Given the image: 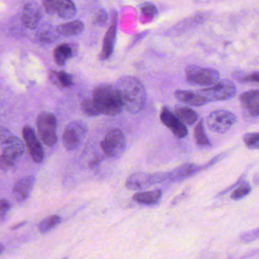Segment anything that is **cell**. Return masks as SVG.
Wrapping results in <instances>:
<instances>
[{
	"mask_svg": "<svg viewBox=\"0 0 259 259\" xmlns=\"http://www.w3.org/2000/svg\"><path fill=\"white\" fill-rule=\"evenodd\" d=\"M115 88L127 112L137 114L145 108L147 102L146 89L139 78L130 75L120 77Z\"/></svg>",
	"mask_w": 259,
	"mask_h": 259,
	"instance_id": "cell-1",
	"label": "cell"
},
{
	"mask_svg": "<svg viewBox=\"0 0 259 259\" xmlns=\"http://www.w3.org/2000/svg\"><path fill=\"white\" fill-rule=\"evenodd\" d=\"M92 100L99 114L114 116L123 111V105L115 86H98L94 91Z\"/></svg>",
	"mask_w": 259,
	"mask_h": 259,
	"instance_id": "cell-2",
	"label": "cell"
},
{
	"mask_svg": "<svg viewBox=\"0 0 259 259\" xmlns=\"http://www.w3.org/2000/svg\"><path fill=\"white\" fill-rule=\"evenodd\" d=\"M186 79L194 86L211 87L220 81L221 75L216 69L191 65L186 69Z\"/></svg>",
	"mask_w": 259,
	"mask_h": 259,
	"instance_id": "cell-3",
	"label": "cell"
},
{
	"mask_svg": "<svg viewBox=\"0 0 259 259\" xmlns=\"http://www.w3.org/2000/svg\"><path fill=\"white\" fill-rule=\"evenodd\" d=\"M198 94L208 102L228 101L234 98L236 87L230 80H220L216 84L207 89L197 91Z\"/></svg>",
	"mask_w": 259,
	"mask_h": 259,
	"instance_id": "cell-4",
	"label": "cell"
},
{
	"mask_svg": "<svg viewBox=\"0 0 259 259\" xmlns=\"http://www.w3.org/2000/svg\"><path fill=\"white\" fill-rule=\"evenodd\" d=\"M168 180V172L154 174L139 172L131 174L125 181V187L131 191H141Z\"/></svg>",
	"mask_w": 259,
	"mask_h": 259,
	"instance_id": "cell-5",
	"label": "cell"
},
{
	"mask_svg": "<svg viewBox=\"0 0 259 259\" xmlns=\"http://www.w3.org/2000/svg\"><path fill=\"white\" fill-rule=\"evenodd\" d=\"M38 135L45 145L53 147L57 142V119L50 112H42L37 118Z\"/></svg>",
	"mask_w": 259,
	"mask_h": 259,
	"instance_id": "cell-6",
	"label": "cell"
},
{
	"mask_svg": "<svg viewBox=\"0 0 259 259\" xmlns=\"http://www.w3.org/2000/svg\"><path fill=\"white\" fill-rule=\"evenodd\" d=\"M101 149L110 158H119L126 149V140L120 130H110L101 143Z\"/></svg>",
	"mask_w": 259,
	"mask_h": 259,
	"instance_id": "cell-7",
	"label": "cell"
},
{
	"mask_svg": "<svg viewBox=\"0 0 259 259\" xmlns=\"http://www.w3.org/2000/svg\"><path fill=\"white\" fill-rule=\"evenodd\" d=\"M24 152L25 145L23 142L16 136H12L11 139L4 145L2 154H0V169L4 171L10 170Z\"/></svg>",
	"mask_w": 259,
	"mask_h": 259,
	"instance_id": "cell-8",
	"label": "cell"
},
{
	"mask_svg": "<svg viewBox=\"0 0 259 259\" xmlns=\"http://www.w3.org/2000/svg\"><path fill=\"white\" fill-rule=\"evenodd\" d=\"M237 118L229 110H218L211 112L207 118V125L210 131L219 134L227 133L235 125Z\"/></svg>",
	"mask_w": 259,
	"mask_h": 259,
	"instance_id": "cell-9",
	"label": "cell"
},
{
	"mask_svg": "<svg viewBox=\"0 0 259 259\" xmlns=\"http://www.w3.org/2000/svg\"><path fill=\"white\" fill-rule=\"evenodd\" d=\"M88 133V126L84 122L75 120L66 126L63 136V145L67 151L76 149Z\"/></svg>",
	"mask_w": 259,
	"mask_h": 259,
	"instance_id": "cell-10",
	"label": "cell"
},
{
	"mask_svg": "<svg viewBox=\"0 0 259 259\" xmlns=\"http://www.w3.org/2000/svg\"><path fill=\"white\" fill-rule=\"evenodd\" d=\"M43 6L48 14H57L62 19H72L77 14L76 7L69 0H48L43 1Z\"/></svg>",
	"mask_w": 259,
	"mask_h": 259,
	"instance_id": "cell-11",
	"label": "cell"
},
{
	"mask_svg": "<svg viewBox=\"0 0 259 259\" xmlns=\"http://www.w3.org/2000/svg\"><path fill=\"white\" fill-rule=\"evenodd\" d=\"M22 136L25 140V145L29 151L30 156L34 162L40 163L45 158V152L40 142L37 140V136L31 127L25 125L22 128Z\"/></svg>",
	"mask_w": 259,
	"mask_h": 259,
	"instance_id": "cell-12",
	"label": "cell"
},
{
	"mask_svg": "<svg viewBox=\"0 0 259 259\" xmlns=\"http://www.w3.org/2000/svg\"><path fill=\"white\" fill-rule=\"evenodd\" d=\"M118 15L116 10H112L111 21L108 30L104 36L102 51L101 53V60H108L114 51L116 43V33H117Z\"/></svg>",
	"mask_w": 259,
	"mask_h": 259,
	"instance_id": "cell-13",
	"label": "cell"
},
{
	"mask_svg": "<svg viewBox=\"0 0 259 259\" xmlns=\"http://www.w3.org/2000/svg\"><path fill=\"white\" fill-rule=\"evenodd\" d=\"M160 121L162 123L167 127L172 134L178 139H184L188 135V130L186 125H183L176 115L168 107H164L162 109L160 115Z\"/></svg>",
	"mask_w": 259,
	"mask_h": 259,
	"instance_id": "cell-14",
	"label": "cell"
},
{
	"mask_svg": "<svg viewBox=\"0 0 259 259\" xmlns=\"http://www.w3.org/2000/svg\"><path fill=\"white\" fill-rule=\"evenodd\" d=\"M35 183L34 176L23 177L16 182L13 188V195L18 203L26 201L31 195Z\"/></svg>",
	"mask_w": 259,
	"mask_h": 259,
	"instance_id": "cell-15",
	"label": "cell"
},
{
	"mask_svg": "<svg viewBox=\"0 0 259 259\" xmlns=\"http://www.w3.org/2000/svg\"><path fill=\"white\" fill-rule=\"evenodd\" d=\"M41 19V12L38 4L34 2L28 3L22 10V21L28 29H35Z\"/></svg>",
	"mask_w": 259,
	"mask_h": 259,
	"instance_id": "cell-16",
	"label": "cell"
},
{
	"mask_svg": "<svg viewBox=\"0 0 259 259\" xmlns=\"http://www.w3.org/2000/svg\"><path fill=\"white\" fill-rule=\"evenodd\" d=\"M242 107L248 115L257 117L259 115V91L250 90L245 92L239 96Z\"/></svg>",
	"mask_w": 259,
	"mask_h": 259,
	"instance_id": "cell-17",
	"label": "cell"
},
{
	"mask_svg": "<svg viewBox=\"0 0 259 259\" xmlns=\"http://www.w3.org/2000/svg\"><path fill=\"white\" fill-rule=\"evenodd\" d=\"M201 166L195 163H186L168 172V180L172 182L182 181L198 174Z\"/></svg>",
	"mask_w": 259,
	"mask_h": 259,
	"instance_id": "cell-18",
	"label": "cell"
},
{
	"mask_svg": "<svg viewBox=\"0 0 259 259\" xmlns=\"http://www.w3.org/2000/svg\"><path fill=\"white\" fill-rule=\"evenodd\" d=\"M175 97L179 101L192 106V107H200L207 104V101L197 92L192 91L177 90L175 92Z\"/></svg>",
	"mask_w": 259,
	"mask_h": 259,
	"instance_id": "cell-19",
	"label": "cell"
},
{
	"mask_svg": "<svg viewBox=\"0 0 259 259\" xmlns=\"http://www.w3.org/2000/svg\"><path fill=\"white\" fill-rule=\"evenodd\" d=\"M57 27L53 26L51 24L41 25L36 32V38L39 42L44 44L53 43L59 38Z\"/></svg>",
	"mask_w": 259,
	"mask_h": 259,
	"instance_id": "cell-20",
	"label": "cell"
},
{
	"mask_svg": "<svg viewBox=\"0 0 259 259\" xmlns=\"http://www.w3.org/2000/svg\"><path fill=\"white\" fill-rule=\"evenodd\" d=\"M174 114L176 115L179 120L186 125H192L198 120V115L195 110L188 107L183 106H177L174 110Z\"/></svg>",
	"mask_w": 259,
	"mask_h": 259,
	"instance_id": "cell-21",
	"label": "cell"
},
{
	"mask_svg": "<svg viewBox=\"0 0 259 259\" xmlns=\"http://www.w3.org/2000/svg\"><path fill=\"white\" fill-rule=\"evenodd\" d=\"M57 29L60 35H78L84 31V25L81 21L75 20L68 23L61 24L57 27Z\"/></svg>",
	"mask_w": 259,
	"mask_h": 259,
	"instance_id": "cell-22",
	"label": "cell"
},
{
	"mask_svg": "<svg viewBox=\"0 0 259 259\" xmlns=\"http://www.w3.org/2000/svg\"><path fill=\"white\" fill-rule=\"evenodd\" d=\"M161 195V190L155 189L149 192H137L133 195V198L136 202L151 205L157 204L160 201Z\"/></svg>",
	"mask_w": 259,
	"mask_h": 259,
	"instance_id": "cell-23",
	"label": "cell"
},
{
	"mask_svg": "<svg viewBox=\"0 0 259 259\" xmlns=\"http://www.w3.org/2000/svg\"><path fill=\"white\" fill-rule=\"evenodd\" d=\"M49 78L51 82L61 89H69L73 86V78L72 75L63 71H51Z\"/></svg>",
	"mask_w": 259,
	"mask_h": 259,
	"instance_id": "cell-24",
	"label": "cell"
},
{
	"mask_svg": "<svg viewBox=\"0 0 259 259\" xmlns=\"http://www.w3.org/2000/svg\"><path fill=\"white\" fill-rule=\"evenodd\" d=\"M73 56V50L68 44H61L55 48L54 57L58 66H63L66 62Z\"/></svg>",
	"mask_w": 259,
	"mask_h": 259,
	"instance_id": "cell-25",
	"label": "cell"
},
{
	"mask_svg": "<svg viewBox=\"0 0 259 259\" xmlns=\"http://www.w3.org/2000/svg\"><path fill=\"white\" fill-rule=\"evenodd\" d=\"M61 221L62 218L58 215H52V216L48 217L40 221L38 225L39 231L42 234L49 233L50 231L58 227Z\"/></svg>",
	"mask_w": 259,
	"mask_h": 259,
	"instance_id": "cell-26",
	"label": "cell"
},
{
	"mask_svg": "<svg viewBox=\"0 0 259 259\" xmlns=\"http://www.w3.org/2000/svg\"><path fill=\"white\" fill-rule=\"evenodd\" d=\"M195 139L197 144L201 147H210V142L204 131L202 121H199L195 128Z\"/></svg>",
	"mask_w": 259,
	"mask_h": 259,
	"instance_id": "cell-27",
	"label": "cell"
},
{
	"mask_svg": "<svg viewBox=\"0 0 259 259\" xmlns=\"http://www.w3.org/2000/svg\"><path fill=\"white\" fill-rule=\"evenodd\" d=\"M251 190V188L249 183L243 179L239 183V184L236 186V189H234L233 193L230 195V198H231V199L235 200V201L242 199L244 197L247 196L250 193Z\"/></svg>",
	"mask_w": 259,
	"mask_h": 259,
	"instance_id": "cell-28",
	"label": "cell"
},
{
	"mask_svg": "<svg viewBox=\"0 0 259 259\" xmlns=\"http://www.w3.org/2000/svg\"><path fill=\"white\" fill-rule=\"evenodd\" d=\"M243 142L247 148L251 150L258 149L259 134L257 133H248L244 135Z\"/></svg>",
	"mask_w": 259,
	"mask_h": 259,
	"instance_id": "cell-29",
	"label": "cell"
},
{
	"mask_svg": "<svg viewBox=\"0 0 259 259\" xmlns=\"http://www.w3.org/2000/svg\"><path fill=\"white\" fill-rule=\"evenodd\" d=\"M81 108L84 114L89 116H98L99 113L97 110L95 104L92 99H85L81 102Z\"/></svg>",
	"mask_w": 259,
	"mask_h": 259,
	"instance_id": "cell-30",
	"label": "cell"
},
{
	"mask_svg": "<svg viewBox=\"0 0 259 259\" xmlns=\"http://www.w3.org/2000/svg\"><path fill=\"white\" fill-rule=\"evenodd\" d=\"M259 230L258 228L253 229L248 231L243 232L239 236V239L244 243H250L254 242L258 239Z\"/></svg>",
	"mask_w": 259,
	"mask_h": 259,
	"instance_id": "cell-31",
	"label": "cell"
},
{
	"mask_svg": "<svg viewBox=\"0 0 259 259\" xmlns=\"http://www.w3.org/2000/svg\"><path fill=\"white\" fill-rule=\"evenodd\" d=\"M11 208L12 204L8 200H0V223L4 222L7 219Z\"/></svg>",
	"mask_w": 259,
	"mask_h": 259,
	"instance_id": "cell-32",
	"label": "cell"
},
{
	"mask_svg": "<svg viewBox=\"0 0 259 259\" xmlns=\"http://www.w3.org/2000/svg\"><path fill=\"white\" fill-rule=\"evenodd\" d=\"M141 10L145 16L150 18H154L157 14V8L151 3H145V4H142L141 6Z\"/></svg>",
	"mask_w": 259,
	"mask_h": 259,
	"instance_id": "cell-33",
	"label": "cell"
},
{
	"mask_svg": "<svg viewBox=\"0 0 259 259\" xmlns=\"http://www.w3.org/2000/svg\"><path fill=\"white\" fill-rule=\"evenodd\" d=\"M107 21H108V14L105 10L102 9L98 12L95 18V23L99 26H104L107 23Z\"/></svg>",
	"mask_w": 259,
	"mask_h": 259,
	"instance_id": "cell-34",
	"label": "cell"
},
{
	"mask_svg": "<svg viewBox=\"0 0 259 259\" xmlns=\"http://www.w3.org/2000/svg\"><path fill=\"white\" fill-rule=\"evenodd\" d=\"M13 135L12 134L10 130L7 127L0 126V145L4 146Z\"/></svg>",
	"mask_w": 259,
	"mask_h": 259,
	"instance_id": "cell-35",
	"label": "cell"
},
{
	"mask_svg": "<svg viewBox=\"0 0 259 259\" xmlns=\"http://www.w3.org/2000/svg\"><path fill=\"white\" fill-rule=\"evenodd\" d=\"M258 80L259 74L257 71L252 72V73L249 74V75H246L245 76L239 77V81L240 82L244 83V84L250 82H258Z\"/></svg>",
	"mask_w": 259,
	"mask_h": 259,
	"instance_id": "cell-36",
	"label": "cell"
},
{
	"mask_svg": "<svg viewBox=\"0 0 259 259\" xmlns=\"http://www.w3.org/2000/svg\"><path fill=\"white\" fill-rule=\"evenodd\" d=\"M27 221H22V222L17 223V224H15V225L11 226L10 227V230H19V228H22L24 226L26 225Z\"/></svg>",
	"mask_w": 259,
	"mask_h": 259,
	"instance_id": "cell-37",
	"label": "cell"
},
{
	"mask_svg": "<svg viewBox=\"0 0 259 259\" xmlns=\"http://www.w3.org/2000/svg\"><path fill=\"white\" fill-rule=\"evenodd\" d=\"M4 249H5V247H4V244L0 242V254L4 252Z\"/></svg>",
	"mask_w": 259,
	"mask_h": 259,
	"instance_id": "cell-38",
	"label": "cell"
}]
</instances>
